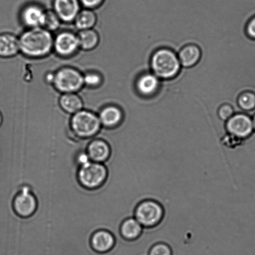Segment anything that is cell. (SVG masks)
Here are the masks:
<instances>
[{"label":"cell","instance_id":"1","mask_svg":"<svg viewBox=\"0 0 255 255\" xmlns=\"http://www.w3.org/2000/svg\"><path fill=\"white\" fill-rule=\"evenodd\" d=\"M54 37L44 27L29 28L19 38L20 52L30 58H43L54 49Z\"/></svg>","mask_w":255,"mask_h":255},{"label":"cell","instance_id":"2","mask_svg":"<svg viewBox=\"0 0 255 255\" xmlns=\"http://www.w3.org/2000/svg\"><path fill=\"white\" fill-rule=\"evenodd\" d=\"M150 68L159 79L169 80L179 74L181 65L177 54L172 50L161 48L152 54Z\"/></svg>","mask_w":255,"mask_h":255},{"label":"cell","instance_id":"3","mask_svg":"<svg viewBox=\"0 0 255 255\" xmlns=\"http://www.w3.org/2000/svg\"><path fill=\"white\" fill-rule=\"evenodd\" d=\"M70 125L75 135L84 139L96 136L102 127L97 114L84 109L72 115Z\"/></svg>","mask_w":255,"mask_h":255},{"label":"cell","instance_id":"4","mask_svg":"<svg viewBox=\"0 0 255 255\" xmlns=\"http://www.w3.org/2000/svg\"><path fill=\"white\" fill-rule=\"evenodd\" d=\"M52 85L62 94L77 93L84 86V75L73 67H62L54 74Z\"/></svg>","mask_w":255,"mask_h":255},{"label":"cell","instance_id":"5","mask_svg":"<svg viewBox=\"0 0 255 255\" xmlns=\"http://www.w3.org/2000/svg\"><path fill=\"white\" fill-rule=\"evenodd\" d=\"M108 172L104 163L91 161L79 167L78 179L82 186L88 189L99 188L106 182Z\"/></svg>","mask_w":255,"mask_h":255},{"label":"cell","instance_id":"6","mask_svg":"<svg viewBox=\"0 0 255 255\" xmlns=\"http://www.w3.org/2000/svg\"><path fill=\"white\" fill-rule=\"evenodd\" d=\"M163 215L161 204L153 200H145L137 205L134 217L142 227H152L161 221Z\"/></svg>","mask_w":255,"mask_h":255},{"label":"cell","instance_id":"7","mask_svg":"<svg viewBox=\"0 0 255 255\" xmlns=\"http://www.w3.org/2000/svg\"><path fill=\"white\" fill-rule=\"evenodd\" d=\"M32 190L31 186L24 184L22 186L21 191L15 197L13 208L19 216L28 217L36 211L37 200Z\"/></svg>","mask_w":255,"mask_h":255},{"label":"cell","instance_id":"8","mask_svg":"<svg viewBox=\"0 0 255 255\" xmlns=\"http://www.w3.org/2000/svg\"><path fill=\"white\" fill-rule=\"evenodd\" d=\"M226 126L230 134L239 139L247 138L254 132L252 117L245 114L234 115L226 122Z\"/></svg>","mask_w":255,"mask_h":255},{"label":"cell","instance_id":"9","mask_svg":"<svg viewBox=\"0 0 255 255\" xmlns=\"http://www.w3.org/2000/svg\"><path fill=\"white\" fill-rule=\"evenodd\" d=\"M80 48L78 36L69 31L61 32L54 39V49L57 55L68 57L75 54Z\"/></svg>","mask_w":255,"mask_h":255},{"label":"cell","instance_id":"10","mask_svg":"<svg viewBox=\"0 0 255 255\" xmlns=\"http://www.w3.org/2000/svg\"><path fill=\"white\" fill-rule=\"evenodd\" d=\"M160 85L161 80L150 72L139 74L134 83L137 93L144 97L153 96L158 91Z\"/></svg>","mask_w":255,"mask_h":255},{"label":"cell","instance_id":"11","mask_svg":"<svg viewBox=\"0 0 255 255\" xmlns=\"http://www.w3.org/2000/svg\"><path fill=\"white\" fill-rule=\"evenodd\" d=\"M79 0H54V11L61 21L71 22L81 11Z\"/></svg>","mask_w":255,"mask_h":255},{"label":"cell","instance_id":"12","mask_svg":"<svg viewBox=\"0 0 255 255\" xmlns=\"http://www.w3.org/2000/svg\"><path fill=\"white\" fill-rule=\"evenodd\" d=\"M46 11L37 4H30L22 10V22L29 28L44 27Z\"/></svg>","mask_w":255,"mask_h":255},{"label":"cell","instance_id":"13","mask_svg":"<svg viewBox=\"0 0 255 255\" xmlns=\"http://www.w3.org/2000/svg\"><path fill=\"white\" fill-rule=\"evenodd\" d=\"M102 126L114 128L120 126L124 120V112L119 107L111 105L105 107L98 115Z\"/></svg>","mask_w":255,"mask_h":255},{"label":"cell","instance_id":"14","mask_svg":"<svg viewBox=\"0 0 255 255\" xmlns=\"http://www.w3.org/2000/svg\"><path fill=\"white\" fill-rule=\"evenodd\" d=\"M87 152L92 161L104 163L109 159L111 149L105 140L95 137L87 146Z\"/></svg>","mask_w":255,"mask_h":255},{"label":"cell","instance_id":"15","mask_svg":"<svg viewBox=\"0 0 255 255\" xmlns=\"http://www.w3.org/2000/svg\"><path fill=\"white\" fill-rule=\"evenodd\" d=\"M115 244L116 239L114 235L106 230H100L92 236L91 246L97 253H107L114 248Z\"/></svg>","mask_w":255,"mask_h":255},{"label":"cell","instance_id":"16","mask_svg":"<svg viewBox=\"0 0 255 255\" xmlns=\"http://www.w3.org/2000/svg\"><path fill=\"white\" fill-rule=\"evenodd\" d=\"M60 108L68 115H74L84 108V102L77 93L62 94L59 99Z\"/></svg>","mask_w":255,"mask_h":255},{"label":"cell","instance_id":"17","mask_svg":"<svg viewBox=\"0 0 255 255\" xmlns=\"http://www.w3.org/2000/svg\"><path fill=\"white\" fill-rule=\"evenodd\" d=\"M20 51L19 39L11 34L0 35V57L9 58Z\"/></svg>","mask_w":255,"mask_h":255},{"label":"cell","instance_id":"18","mask_svg":"<svg viewBox=\"0 0 255 255\" xmlns=\"http://www.w3.org/2000/svg\"><path fill=\"white\" fill-rule=\"evenodd\" d=\"M201 57L199 47L195 44H188L180 50L178 58L181 66L189 68L195 66Z\"/></svg>","mask_w":255,"mask_h":255},{"label":"cell","instance_id":"19","mask_svg":"<svg viewBox=\"0 0 255 255\" xmlns=\"http://www.w3.org/2000/svg\"><path fill=\"white\" fill-rule=\"evenodd\" d=\"M80 48L86 51H92L96 48L100 42V36L93 29L82 30L77 35Z\"/></svg>","mask_w":255,"mask_h":255},{"label":"cell","instance_id":"20","mask_svg":"<svg viewBox=\"0 0 255 255\" xmlns=\"http://www.w3.org/2000/svg\"><path fill=\"white\" fill-rule=\"evenodd\" d=\"M143 229L134 217L127 219L122 223L121 227L122 236L127 241H134L141 236Z\"/></svg>","mask_w":255,"mask_h":255},{"label":"cell","instance_id":"21","mask_svg":"<svg viewBox=\"0 0 255 255\" xmlns=\"http://www.w3.org/2000/svg\"><path fill=\"white\" fill-rule=\"evenodd\" d=\"M97 16L93 9L81 10L74 20L75 26L79 31L92 29L96 26Z\"/></svg>","mask_w":255,"mask_h":255},{"label":"cell","instance_id":"22","mask_svg":"<svg viewBox=\"0 0 255 255\" xmlns=\"http://www.w3.org/2000/svg\"><path fill=\"white\" fill-rule=\"evenodd\" d=\"M238 104L245 114L252 117L255 114V94L252 92H245L240 95Z\"/></svg>","mask_w":255,"mask_h":255},{"label":"cell","instance_id":"23","mask_svg":"<svg viewBox=\"0 0 255 255\" xmlns=\"http://www.w3.org/2000/svg\"><path fill=\"white\" fill-rule=\"evenodd\" d=\"M61 20L54 11H47L44 27L50 32L55 31L61 26Z\"/></svg>","mask_w":255,"mask_h":255},{"label":"cell","instance_id":"24","mask_svg":"<svg viewBox=\"0 0 255 255\" xmlns=\"http://www.w3.org/2000/svg\"><path fill=\"white\" fill-rule=\"evenodd\" d=\"M84 86L91 88L99 87L103 82V78L101 74L95 72H89L84 75Z\"/></svg>","mask_w":255,"mask_h":255},{"label":"cell","instance_id":"25","mask_svg":"<svg viewBox=\"0 0 255 255\" xmlns=\"http://www.w3.org/2000/svg\"><path fill=\"white\" fill-rule=\"evenodd\" d=\"M148 255H172V252L168 245L158 243L151 247Z\"/></svg>","mask_w":255,"mask_h":255},{"label":"cell","instance_id":"26","mask_svg":"<svg viewBox=\"0 0 255 255\" xmlns=\"http://www.w3.org/2000/svg\"><path fill=\"white\" fill-rule=\"evenodd\" d=\"M235 115L234 110L231 105L224 104L220 107L218 116L221 121L226 122Z\"/></svg>","mask_w":255,"mask_h":255},{"label":"cell","instance_id":"27","mask_svg":"<svg viewBox=\"0 0 255 255\" xmlns=\"http://www.w3.org/2000/svg\"><path fill=\"white\" fill-rule=\"evenodd\" d=\"M80 2L87 9H94L101 6L105 0H79Z\"/></svg>","mask_w":255,"mask_h":255},{"label":"cell","instance_id":"28","mask_svg":"<svg viewBox=\"0 0 255 255\" xmlns=\"http://www.w3.org/2000/svg\"><path fill=\"white\" fill-rule=\"evenodd\" d=\"M91 161L87 150H84V151L80 152L77 155V162L79 167L85 166V165L89 164Z\"/></svg>","mask_w":255,"mask_h":255},{"label":"cell","instance_id":"29","mask_svg":"<svg viewBox=\"0 0 255 255\" xmlns=\"http://www.w3.org/2000/svg\"><path fill=\"white\" fill-rule=\"evenodd\" d=\"M246 33L247 36L252 39L255 40V16L252 17L246 26Z\"/></svg>","mask_w":255,"mask_h":255},{"label":"cell","instance_id":"30","mask_svg":"<svg viewBox=\"0 0 255 255\" xmlns=\"http://www.w3.org/2000/svg\"><path fill=\"white\" fill-rule=\"evenodd\" d=\"M54 74L52 72H48L45 75V82L48 85L53 84L54 79Z\"/></svg>","mask_w":255,"mask_h":255},{"label":"cell","instance_id":"31","mask_svg":"<svg viewBox=\"0 0 255 255\" xmlns=\"http://www.w3.org/2000/svg\"><path fill=\"white\" fill-rule=\"evenodd\" d=\"M2 124H3V117H2L1 112H0V127H1Z\"/></svg>","mask_w":255,"mask_h":255},{"label":"cell","instance_id":"32","mask_svg":"<svg viewBox=\"0 0 255 255\" xmlns=\"http://www.w3.org/2000/svg\"><path fill=\"white\" fill-rule=\"evenodd\" d=\"M252 121H253L254 129V131L255 132V114L254 115V117H252Z\"/></svg>","mask_w":255,"mask_h":255}]
</instances>
